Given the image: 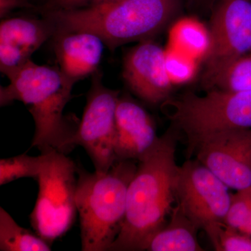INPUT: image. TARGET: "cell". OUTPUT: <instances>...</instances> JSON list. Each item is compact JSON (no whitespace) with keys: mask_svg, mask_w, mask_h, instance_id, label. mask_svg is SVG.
I'll return each mask as SVG.
<instances>
[{"mask_svg":"<svg viewBox=\"0 0 251 251\" xmlns=\"http://www.w3.org/2000/svg\"><path fill=\"white\" fill-rule=\"evenodd\" d=\"M193 155L227 187H251V128L213 135L200 144Z\"/></svg>","mask_w":251,"mask_h":251,"instance_id":"obj_10","label":"cell"},{"mask_svg":"<svg viewBox=\"0 0 251 251\" xmlns=\"http://www.w3.org/2000/svg\"><path fill=\"white\" fill-rule=\"evenodd\" d=\"M171 127L185 137L191 158L200 144L213 135L238 128H251V90H207L205 95L187 92L162 104Z\"/></svg>","mask_w":251,"mask_h":251,"instance_id":"obj_5","label":"cell"},{"mask_svg":"<svg viewBox=\"0 0 251 251\" xmlns=\"http://www.w3.org/2000/svg\"><path fill=\"white\" fill-rule=\"evenodd\" d=\"M137 166L117 161L108 173H89L77 166L76 205L82 251H109L121 231L126 196Z\"/></svg>","mask_w":251,"mask_h":251,"instance_id":"obj_4","label":"cell"},{"mask_svg":"<svg viewBox=\"0 0 251 251\" xmlns=\"http://www.w3.org/2000/svg\"><path fill=\"white\" fill-rule=\"evenodd\" d=\"M199 229L178 204L172 210L171 219L149 242V251H204L198 239Z\"/></svg>","mask_w":251,"mask_h":251,"instance_id":"obj_15","label":"cell"},{"mask_svg":"<svg viewBox=\"0 0 251 251\" xmlns=\"http://www.w3.org/2000/svg\"><path fill=\"white\" fill-rule=\"evenodd\" d=\"M182 1L112 0L88 9L42 15L53 22L56 31L94 33L113 51L129 43L151 39L171 22Z\"/></svg>","mask_w":251,"mask_h":251,"instance_id":"obj_3","label":"cell"},{"mask_svg":"<svg viewBox=\"0 0 251 251\" xmlns=\"http://www.w3.org/2000/svg\"><path fill=\"white\" fill-rule=\"evenodd\" d=\"M210 47L202 82L207 90L236 60L251 51V0H219L212 9Z\"/></svg>","mask_w":251,"mask_h":251,"instance_id":"obj_8","label":"cell"},{"mask_svg":"<svg viewBox=\"0 0 251 251\" xmlns=\"http://www.w3.org/2000/svg\"><path fill=\"white\" fill-rule=\"evenodd\" d=\"M0 251H50V245L36 232L21 227L0 208Z\"/></svg>","mask_w":251,"mask_h":251,"instance_id":"obj_17","label":"cell"},{"mask_svg":"<svg viewBox=\"0 0 251 251\" xmlns=\"http://www.w3.org/2000/svg\"><path fill=\"white\" fill-rule=\"evenodd\" d=\"M21 8L37 10L38 6L31 3V0H0V18L4 19L14 10Z\"/></svg>","mask_w":251,"mask_h":251,"instance_id":"obj_24","label":"cell"},{"mask_svg":"<svg viewBox=\"0 0 251 251\" xmlns=\"http://www.w3.org/2000/svg\"><path fill=\"white\" fill-rule=\"evenodd\" d=\"M112 0H44L37 10L41 13L52 11H72L88 9L105 4Z\"/></svg>","mask_w":251,"mask_h":251,"instance_id":"obj_23","label":"cell"},{"mask_svg":"<svg viewBox=\"0 0 251 251\" xmlns=\"http://www.w3.org/2000/svg\"><path fill=\"white\" fill-rule=\"evenodd\" d=\"M166 67L173 85H183L192 80L197 74L198 61L176 50L165 49Z\"/></svg>","mask_w":251,"mask_h":251,"instance_id":"obj_20","label":"cell"},{"mask_svg":"<svg viewBox=\"0 0 251 251\" xmlns=\"http://www.w3.org/2000/svg\"><path fill=\"white\" fill-rule=\"evenodd\" d=\"M83 115L69 146H81L90 157L95 171L104 174L115 163L116 110L120 93L102 82V74L94 73Z\"/></svg>","mask_w":251,"mask_h":251,"instance_id":"obj_9","label":"cell"},{"mask_svg":"<svg viewBox=\"0 0 251 251\" xmlns=\"http://www.w3.org/2000/svg\"><path fill=\"white\" fill-rule=\"evenodd\" d=\"M122 76L135 96L151 105L166 101L174 86L167 72L165 50L151 39L126 52Z\"/></svg>","mask_w":251,"mask_h":251,"instance_id":"obj_11","label":"cell"},{"mask_svg":"<svg viewBox=\"0 0 251 251\" xmlns=\"http://www.w3.org/2000/svg\"><path fill=\"white\" fill-rule=\"evenodd\" d=\"M242 232H245V233L251 236V215L250 219H249V222H248V224L247 226H246V227H244V229H243Z\"/></svg>","mask_w":251,"mask_h":251,"instance_id":"obj_26","label":"cell"},{"mask_svg":"<svg viewBox=\"0 0 251 251\" xmlns=\"http://www.w3.org/2000/svg\"><path fill=\"white\" fill-rule=\"evenodd\" d=\"M228 187L198 159L178 166L175 198L185 215L209 238L219 251V235L231 201Z\"/></svg>","mask_w":251,"mask_h":251,"instance_id":"obj_7","label":"cell"},{"mask_svg":"<svg viewBox=\"0 0 251 251\" xmlns=\"http://www.w3.org/2000/svg\"><path fill=\"white\" fill-rule=\"evenodd\" d=\"M251 215V187L238 190L231 196L230 203L224 224L226 226L243 231Z\"/></svg>","mask_w":251,"mask_h":251,"instance_id":"obj_21","label":"cell"},{"mask_svg":"<svg viewBox=\"0 0 251 251\" xmlns=\"http://www.w3.org/2000/svg\"><path fill=\"white\" fill-rule=\"evenodd\" d=\"M159 137L148 111L128 97H120L116 110L114 150L117 161H139Z\"/></svg>","mask_w":251,"mask_h":251,"instance_id":"obj_13","label":"cell"},{"mask_svg":"<svg viewBox=\"0 0 251 251\" xmlns=\"http://www.w3.org/2000/svg\"><path fill=\"white\" fill-rule=\"evenodd\" d=\"M45 155L28 156L26 153L0 160V185L2 186L21 178L36 179L44 163Z\"/></svg>","mask_w":251,"mask_h":251,"instance_id":"obj_18","label":"cell"},{"mask_svg":"<svg viewBox=\"0 0 251 251\" xmlns=\"http://www.w3.org/2000/svg\"><path fill=\"white\" fill-rule=\"evenodd\" d=\"M211 89L251 90V51L232 63L218 77Z\"/></svg>","mask_w":251,"mask_h":251,"instance_id":"obj_19","label":"cell"},{"mask_svg":"<svg viewBox=\"0 0 251 251\" xmlns=\"http://www.w3.org/2000/svg\"><path fill=\"white\" fill-rule=\"evenodd\" d=\"M191 1H196V3L202 5L204 7L210 8L211 9H213L219 0H191Z\"/></svg>","mask_w":251,"mask_h":251,"instance_id":"obj_25","label":"cell"},{"mask_svg":"<svg viewBox=\"0 0 251 251\" xmlns=\"http://www.w3.org/2000/svg\"><path fill=\"white\" fill-rule=\"evenodd\" d=\"M56 28L50 19L14 17L0 24V70L7 76L30 60L31 56L51 36Z\"/></svg>","mask_w":251,"mask_h":251,"instance_id":"obj_12","label":"cell"},{"mask_svg":"<svg viewBox=\"0 0 251 251\" xmlns=\"http://www.w3.org/2000/svg\"><path fill=\"white\" fill-rule=\"evenodd\" d=\"M54 50L59 68L75 81L98 71L105 44L97 34L85 31H56Z\"/></svg>","mask_w":251,"mask_h":251,"instance_id":"obj_14","label":"cell"},{"mask_svg":"<svg viewBox=\"0 0 251 251\" xmlns=\"http://www.w3.org/2000/svg\"><path fill=\"white\" fill-rule=\"evenodd\" d=\"M6 77L9 84L0 87V105L18 100L29 107L35 125L31 148L41 153L57 151L67 154L77 125L64 116V110L76 81L59 67L39 65L31 59Z\"/></svg>","mask_w":251,"mask_h":251,"instance_id":"obj_2","label":"cell"},{"mask_svg":"<svg viewBox=\"0 0 251 251\" xmlns=\"http://www.w3.org/2000/svg\"><path fill=\"white\" fill-rule=\"evenodd\" d=\"M219 251H251V236L225 226L220 232Z\"/></svg>","mask_w":251,"mask_h":251,"instance_id":"obj_22","label":"cell"},{"mask_svg":"<svg viewBox=\"0 0 251 251\" xmlns=\"http://www.w3.org/2000/svg\"><path fill=\"white\" fill-rule=\"evenodd\" d=\"M168 47L198 62L204 60L210 47L209 27L196 18H180L171 26L168 32Z\"/></svg>","mask_w":251,"mask_h":251,"instance_id":"obj_16","label":"cell"},{"mask_svg":"<svg viewBox=\"0 0 251 251\" xmlns=\"http://www.w3.org/2000/svg\"><path fill=\"white\" fill-rule=\"evenodd\" d=\"M44 154L30 224L34 232L51 246L67 233L76 217L77 166L66 153L52 151Z\"/></svg>","mask_w":251,"mask_h":251,"instance_id":"obj_6","label":"cell"},{"mask_svg":"<svg viewBox=\"0 0 251 251\" xmlns=\"http://www.w3.org/2000/svg\"><path fill=\"white\" fill-rule=\"evenodd\" d=\"M171 128L138 161L129 185L123 226L109 251H146L151 238L167 224L175 202L176 144Z\"/></svg>","mask_w":251,"mask_h":251,"instance_id":"obj_1","label":"cell"}]
</instances>
